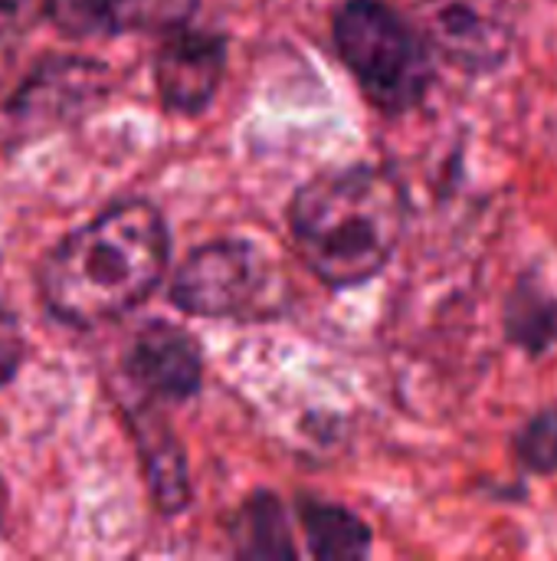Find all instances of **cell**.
I'll return each instance as SVG.
<instances>
[{"instance_id": "cell-1", "label": "cell", "mask_w": 557, "mask_h": 561, "mask_svg": "<svg viewBox=\"0 0 557 561\" xmlns=\"http://www.w3.org/2000/svg\"><path fill=\"white\" fill-rule=\"evenodd\" d=\"M171 233L151 201H118L59 237L36 270L43 309L72 329H95L138 309L164 279Z\"/></svg>"}, {"instance_id": "cell-2", "label": "cell", "mask_w": 557, "mask_h": 561, "mask_svg": "<svg viewBox=\"0 0 557 561\" xmlns=\"http://www.w3.org/2000/svg\"><path fill=\"white\" fill-rule=\"evenodd\" d=\"M289 230L302 263L325 286H361L391 263L404 240V184L378 164L328 168L295 191Z\"/></svg>"}, {"instance_id": "cell-3", "label": "cell", "mask_w": 557, "mask_h": 561, "mask_svg": "<svg viewBox=\"0 0 557 561\" xmlns=\"http://www.w3.org/2000/svg\"><path fill=\"white\" fill-rule=\"evenodd\" d=\"M332 30L341 59L371 105L404 115L427 99L433 85L430 39L384 0H345Z\"/></svg>"}, {"instance_id": "cell-4", "label": "cell", "mask_w": 557, "mask_h": 561, "mask_svg": "<svg viewBox=\"0 0 557 561\" xmlns=\"http://www.w3.org/2000/svg\"><path fill=\"white\" fill-rule=\"evenodd\" d=\"M286 299L282 270L253 240L204 243L171 279V306L197 319H266Z\"/></svg>"}, {"instance_id": "cell-5", "label": "cell", "mask_w": 557, "mask_h": 561, "mask_svg": "<svg viewBox=\"0 0 557 561\" xmlns=\"http://www.w3.org/2000/svg\"><path fill=\"white\" fill-rule=\"evenodd\" d=\"M417 13L430 46L463 72H492L512 53V0H417Z\"/></svg>"}, {"instance_id": "cell-6", "label": "cell", "mask_w": 557, "mask_h": 561, "mask_svg": "<svg viewBox=\"0 0 557 561\" xmlns=\"http://www.w3.org/2000/svg\"><path fill=\"white\" fill-rule=\"evenodd\" d=\"M227 72V39L220 33L177 26L164 33L154 56V89L171 115H204Z\"/></svg>"}, {"instance_id": "cell-7", "label": "cell", "mask_w": 557, "mask_h": 561, "mask_svg": "<svg viewBox=\"0 0 557 561\" xmlns=\"http://www.w3.org/2000/svg\"><path fill=\"white\" fill-rule=\"evenodd\" d=\"M125 378L154 404V401H190L204 385V352L200 342L164 319L144 322L125 358H121Z\"/></svg>"}, {"instance_id": "cell-8", "label": "cell", "mask_w": 557, "mask_h": 561, "mask_svg": "<svg viewBox=\"0 0 557 561\" xmlns=\"http://www.w3.org/2000/svg\"><path fill=\"white\" fill-rule=\"evenodd\" d=\"M200 0H43L46 23L69 39L171 33L187 26Z\"/></svg>"}, {"instance_id": "cell-9", "label": "cell", "mask_w": 557, "mask_h": 561, "mask_svg": "<svg viewBox=\"0 0 557 561\" xmlns=\"http://www.w3.org/2000/svg\"><path fill=\"white\" fill-rule=\"evenodd\" d=\"M128 427L141 457V470L148 480V493L164 516H177L190 506V473L187 457L161 414L151 408L128 411Z\"/></svg>"}, {"instance_id": "cell-10", "label": "cell", "mask_w": 557, "mask_h": 561, "mask_svg": "<svg viewBox=\"0 0 557 561\" xmlns=\"http://www.w3.org/2000/svg\"><path fill=\"white\" fill-rule=\"evenodd\" d=\"M309 552L318 561H358L371 552V529L345 506L302 496L295 503Z\"/></svg>"}, {"instance_id": "cell-11", "label": "cell", "mask_w": 557, "mask_h": 561, "mask_svg": "<svg viewBox=\"0 0 557 561\" xmlns=\"http://www.w3.org/2000/svg\"><path fill=\"white\" fill-rule=\"evenodd\" d=\"M233 552L243 559H295L292 533L282 503L272 493L250 496L233 526Z\"/></svg>"}, {"instance_id": "cell-12", "label": "cell", "mask_w": 557, "mask_h": 561, "mask_svg": "<svg viewBox=\"0 0 557 561\" xmlns=\"http://www.w3.org/2000/svg\"><path fill=\"white\" fill-rule=\"evenodd\" d=\"M509 342L529 355H545L557 345V296L545 293L532 276H525L506 302Z\"/></svg>"}, {"instance_id": "cell-13", "label": "cell", "mask_w": 557, "mask_h": 561, "mask_svg": "<svg viewBox=\"0 0 557 561\" xmlns=\"http://www.w3.org/2000/svg\"><path fill=\"white\" fill-rule=\"evenodd\" d=\"M515 454L525 470L538 477L557 473V411L535 414L515 437Z\"/></svg>"}, {"instance_id": "cell-14", "label": "cell", "mask_w": 557, "mask_h": 561, "mask_svg": "<svg viewBox=\"0 0 557 561\" xmlns=\"http://www.w3.org/2000/svg\"><path fill=\"white\" fill-rule=\"evenodd\" d=\"M23 358H26L23 325H20V319L0 299V388H7L20 375Z\"/></svg>"}, {"instance_id": "cell-15", "label": "cell", "mask_w": 557, "mask_h": 561, "mask_svg": "<svg viewBox=\"0 0 557 561\" xmlns=\"http://www.w3.org/2000/svg\"><path fill=\"white\" fill-rule=\"evenodd\" d=\"M7 503H10V496H7V483L0 477V526H3V516H7Z\"/></svg>"}, {"instance_id": "cell-16", "label": "cell", "mask_w": 557, "mask_h": 561, "mask_svg": "<svg viewBox=\"0 0 557 561\" xmlns=\"http://www.w3.org/2000/svg\"><path fill=\"white\" fill-rule=\"evenodd\" d=\"M23 0H0V13H13Z\"/></svg>"}]
</instances>
